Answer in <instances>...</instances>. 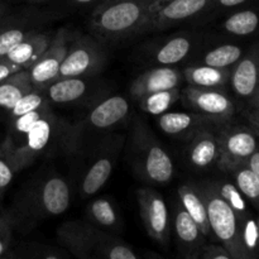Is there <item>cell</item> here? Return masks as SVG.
<instances>
[{"label":"cell","mask_w":259,"mask_h":259,"mask_svg":"<svg viewBox=\"0 0 259 259\" xmlns=\"http://www.w3.org/2000/svg\"><path fill=\"white\" fill-rule=\"evenodd\" d=\"M168 0H108L96 5L91 19L95 33L108 39H119L144 32L149 19Z\"/></svg>","instance_id":"cell-1"},{"label":"cell","mask_w":259,"mask_h":259,"mask_svg":"<svg viewBox=\"0 0 259 259\" xmlns=\"http://www.w3.org/2000/svg\"><path fill=\"white\" fill-rule=\"evenodd\" d=\"M131 162L134 171L144 181L166 184L174 177V161L146 121H134L131 137Z\"/></svg>","instance_id":"cell-2"},{"label":"cell","mask_w":259,"mask_h":259,"mask_svg":"<svg viewBox=\"0 0 259 259\" xmlns=\"http://www.w3.org/2000/svg\"><path fill=\"white\" fill-rule=\"evenodd\" d=\"M70 204L71 189L67 181L61 176H48L30 187L20 206V220L25 227H30L46 218L63 214Z\"/></svg>","instance_id":"cell-3"},{"label":"cell","mask_w":259,"mask_h":259,"mask_svg":"<svg viewBox=\"0 0 259 259\" xmlns=\"http://www.w3.org/2000/svg\"><path fill=\"white\" fill-rule=\"evenodd\" d=\"M197 187L206 206L211 234L234 259H249L243 247L240 223L234 210L218 194L212 182H204Z\"/></svg>","instance_id":"cell-4"},{"label":"cell","mask_w":259,"mask_h":259,"mask_svg":"<svg viewBox=\"0 0 259 259\" xmlns=\"http://www.w3.org/2000/svg\"><path fill=\"white\" fill-rule=\"evenodd\" d=\"M129 103L123 96H110L96 104L81 121L70 129L67 134L68 148L78 152L88 144V139L111 128L126 118Z\"/></svg>","instance_id":"cell-5"},{"label":"cell","mask_w":259,"mask_h":259,"mask_svg":"<svg viewBox=\"0 0 259 259\" xmlns=\"http://www.w3.org/2000/svg\"><path fill=\"white\" fill-rule=\"evenodd\" d=\"M108 233L94 227L89 222L72 220L58 228L57 237L61 244L77 259H108Z\"/></svg>","instance_id":"cell-6"},{"label":"cell","mask_w":259,"mask_h":259,"mask_svg":"<svg viewBox=\"0 0 259 259\" xmlns=\"http://www.w3.org/2000/svg\"><path fill=\"white\" fill-rule=\"evenodd\" d=\"M123 144V136H108L94 149L81 176L80 192L83 197L95 195L108 182Z\"/></svg>","instance_id":"cell-7"},{"label":"cell","mask_w":259,"mask_h":259,"mask_svg":"<svg viewBox=\"0 0 259 259\" xmlns=\"http://www.w3.org/2000/svg\"><path fill=\"white\" fill-rule=\"evenodd\" d=\"M105 61V50L100 42L90 37L77 38L71 42L61 65L58 78L93 76L103 68Z\"/></svg>","instance_id":"cell-8"},{"label":"cell","mask_w":259,"mask_h":259,"mask_svg":"<svg viewBox=\"0 0 259 259\" xmlns=\"http://www.w3.org/2000/svg\"><path fill=\"white\" fill-rule=\"evenodd\" d=\"M71 42L72 38L70 32L65 28L56 33L45 53L28 70L34 88H46L57 80L61 65L67 55Z\"/></svg>","instance_id":"cell-9"},{"label":"cell","mask_w":259,"mask_h":259,"mask_svg":"<svg viewBox=\"0 0 259 259\" xmlns=\"http://www.w3.org/2000/svg\"><path fill=\"white\" fill-rule=\"evenodd\" d=\"M137 199L139 212L148 235L156 242L166 244L169 237V217L162 195L144 187L137 191Z\"/></svg>","instance_id":"cell-10"},{"label":"cell","mask_w":259,"mask_h":259,"mask_svg":"<svg viewBox=\"0 0 259 259\" xmlns=\"http://www.w3.org/2000/svg\"><path fill=\"white\" fill-rule=\"evenodd\" d=\"M220 154L218 166L224 171H234L237 167L247 163L255 151L257 139L250 131L243 128L230 129L219 137Z\"/></svg>","instance_id":"cell-11"},{"label":"cell","mask_w":259,"mask_h":259,"mask_svg":"<svg viewBox=\"0 0 259 259\" xmlns=\"http://www.w3.org/2000/svg\"><path fill=\"white\" fill-rule=\"evenodd\" d=\"M55 118L51 115L50 111H47L28 132L25 142L22 146H15L10 139L7 141L18 171L27 167L30 162L34 161L37 154L47 148L55 131Z\"/></svg>","instance_id":"cell-12"},{"label":"cell","mask_w":259,"mask_h":259,"mask_svg":"<svg viewBox=\"0 0 259 259\" xmlns=\"http://www.w3.org/2000/svg\"><path fill=\"white\" fill-rule=\"evenodd\" d=\"M184 100L195 113L214 121L228 120L234 113V104L225 94L215 89L189 86L184 90Z\"/></svg>","instance_id":"cell-13"},{"label":"cell","mask_w":259,"mask_h":259,"mask_svg":"<svg viewBox=\"0 0 259 259\" xmlns=\"http://www.w3.org/2000/svg\"><path fill=\"white\" fill-rule=\"evenodd\" d=\"M214 0H168L144 28L147 30H163L197 17L201 13L211 9Z\"/></svg>","instance_id":"cell-14"},{"label":"cell","mask_w":259,"mask_h":259,"mask_svg":"<svg viewBox=\"0 0 259 259\" xmlns=\"http://www.w3.org/2000/svg\"><path fill=\"white\" fill-rule=\"evenodd\" d=\"M182 73L171 66H161L139 75L131 85V95L142 99L149 94L177 89L181 83Z\"/></svg>","instance_id":"cell-15"},{"label":"cell","mask_w":259,"mask_h":259,"mask_svg":"<svg viewBox=\"0 0 259 259\" xmlns=\"http://www.w3.org/2000/svg\"><path fill=\"white\" fill-rule=\"evenodd\" d=\"M233 90L242 98H253L259 89V45L240 58L230 73Z\"/></svg>","instance_id":"cell-16"},{"label":"cell","mask_w":259,"mask_h":259,"mask_svg":"<svg viewBox=\"0 0 259 259\" xmlns=\"http://www.w3.org/2000/svg\"><path fill=\"white\" fill-rule=\"evenodd\" d=\"M158 126L163 133L168 136H185L191 138L199 131L206 129L207 125L217 123L207 116L197 113H184V111H166L158 118Z\"/></svg>","instance_id":"cell-17"},{"label":"cell","mask_w":259,"mask_h":259,"mask_svg":"<svg viewBox=\"0 0 259 259\" xmlns=\"http://www.w3.org/2000/svg\"><path fill=\"white\" fill-rule=\"evenodd\" d=\"M186 153L190 163L196 168H206L211 166L219 159V137L207 129L199 131L190 138Z\"/></svg>","instance_id":"cell-18"},{"label":"cell","mask_w":259,"mask_h":259,"mask_svg":"<svg viewBox=\"0 0 259 259\" xmlns=\"http://www.w3.org/2000/svg\"><path fill=\"white\" fill-rule=\"evenodd\" d=\"M51 35L46 33L30 32L19 45L15 46L4 60L13 65L19 66L22 70H29L45 53L51 43Z\"/></svg>","instance_id":"cell-19"},{"label":"cell","mask_w":259,"mask_h":259,"mask_svg":"<svg viewBox=\"0 0 259 259\" xmlns=\"http://www.w3.org/2000/svg\"><path fill=\"white\" fill-rule=\"evenodd\" d=\"M175 232L181 243L185 259H189L204 245V234L189 215V212L180 205L175 214Z\"/></svg>","instance_id":"cell-20"},{"label":"cell","mask_w":259,"mask_h":259,"mask_svg":"<svg viewBox=\"0 0 259 259\" xmlns=\"http://www.w3.org/2000/svg\"><path fill=\"white\" fill-rule=\"evenodd\" d=\"M179 197L180 201H181V206L195 220V223L200 228L204 237H210L211 229H210L209 219H207L206 206H205L204 199H202L201 194H200L197 185H182L179 189Z\"/></svg>","instance_id":"cell-21"},{"label":"cell","mask_w":259,"mask_h":259,"mask_svg":"<svg viewBox=\"0 0 259 259\" xmlns=\"http://www.w3.org/2000/svg\"><path fill=\"white\" fill-rule=\"evenodd\" d=\"M33 88L28 70L18 71L0 82V108L12 110L25 94L33 91Z\"/></svg>","instance_id":"cell-22"},{"label":"cell","mask_w":259,"mask_h":259,"mask_svg":"<svg viewBox=\"0 0 259 259\" xmlns=\"http://www.w3.org/2000/svg\"><path fill=\"white\" fill-rule=\"evenodd\" d=\"M182 76L190 86L201 89H218L225 85L230 72L227 68H217L211 66H190L185 68Z\"/></svg>","instance_id":"cell-23"},{"label":"cell","mask_w":259,"mask_h":259,"mask_svg":"<svg viewBox=\"0 0 259 259\" xmlns=\"http://www.w3.org/2000/svg\"><path fill=\"white\" fill-rule=\"evenodd\" d=\"M88 82L83 77L58 78L48 86V99L56 104H68L77 101L88 91Z\"/></svg>","instance_id":"cell-24"},{"label":"cell","mask_w":259,"mask_h":259,"mask_svg":"<svg viewBox=\"0 0 259 259\" xmlns=\"http://www.w3.org/2000/svg\"><path fill=\"white\" fill-rule=\"evenodd\" d=\"M88 222L94 227L105 232L116 230L119 228V217L113 202L105 197L94 199L86 206Z\"/></svg>","instance_id":"cell-25"},{"label":"cell","mask_w":259,"mask_h":259,"mask_svg":"<svg viewBox=\"0 0 259 259\" xmlns=\"http://www.w3.org/2000/svg\"><path fill=\"white\" fill-rule=\"evenodd\" d=\"M192 47L191 39L186 35H177L167 40L157 50L156 61L162 66H171L179 63L190 53Z\"/></svg>","instance_id":"cell-26"},{"label":"cell","mask_w":259,"mask_h":259,"mask_svg":"<svg viewBox=\"0 0 259 259\" xmlns=\"http://www.w3.org/2000/svg\"><path fill=\"white\" fill-rule=\"evenodd\" d=\"M223 27L230 34L249 35L258 29L259 14L254 10H240L228 17Z\"/></svg>","instance_id":"cell-27"},{"label":"cell","mask_w":259,"mask_h":259,"mask_svg":"<svg viewBox=\"0 0 259 259\" xmlns=\"http://www.w3.org/2000/svg\"><path fill=\"white\" fill-rule=\"evenodd\" d=\"M232 172L234 174L235 186L239 189L245 199L249 200L259 209V180L257 175L252 171L248 163L237 167Z\"/></svg>","instance_id":"cell-28"},{"label":"cell","mask_w":259,"mask_h":259,"mask_svg":"<svg viewBox=\"0 0 259 259\" xmlns=\"http://www.w3.org/2000/svg\"><path fill=\"white\" fill-rule=\"evenodd\" d=\"M180 98V91L177 89L158 91V93L149 94L144 98L139 99L141 106L144 111L152 115H161L166 113Z\"/></svg>","instance_id":"cell-29"},{"label":"cell","mask_w":259,"mask_h":259,"mask_svg":"<svg viewBox=\"0 0 259 259\" xmlns=\"http://www.w3.org/2000/svg\"><path fill=\"white\" fill-rule=\"evenodd\" d=\"M242 48L235 45H223L207 52L204 57L206 66L217 68H227L237 63L242 58Z\"/></svg>","instance_id":"cell-30"},{"label":"cell","mask_w":259,"mask_h":259,"mask_svg":"<svg viewBox=\"0 0 259 259\" xmlns=\"http://www.w3.org/2000/svg\"><path fill=\"white\" fill-rule=\"evenodd\" d=\"M215 190L218 191V194L223 197L225 202L234 210V212L237 214L238 219L243 220L248 214H249V210H248L247 202H245V197L243 196L242 192L239 191L237 186L234 184H230V182H212Z\"/></svg>","instance_id":"cell-31"},{"label":"cell","mask_w":259,"mask_h":259,"mask_svg":"<svg viewBox=\"0 0 259 259\" xmlns=\"http://www.w3.org/2000/svg\"><path fill=\"white\" fill-rule=\"evenodd\" d=\"M32 30H24L22 28H9L0 32V60H4L5 56L25 39Z\"/></svg>","instance_id":"cell-32"},{"label":"cell","mask_w":259,"mask_h":259,"mask_svg":"<svg viewBox=\"0 0 259 259\" xmlns=\"http://www.w3.org/2000/svg\"><path fill=\"white\" fill-rule=\"evenodd\" d=\"M106 258L108 259H138L133 250L115 235H106Z\"/></svg>","instance_id":"cell-33"},{"label":"cell","mask_w":259,"mask_h":259,"mask_svg":"<svg viewBox=\"0 0 259 259\" xmlns=\"http://www.w3.org/2000/svg\"><path fill=\"white\" fill-rule=\"evenodd\" d=\"M45 99L42 95H39L38 93L34 91H30V93L25 94L17 104H15L14 108L12 109V115L14 118L23 115V114H27L29 111L37 110V109L45 108Z\"/></svg>","instance_id":"cell-34"},{"label":"cell","mask_w":259,"mask_h":259,"mask_svg":"<svg viewBox=\"0 0 259 259\" xmlns=\"http://www.w3.org/2000/svg\"><path fill=\"white\" fill-rule=\"evenodd\" d=\"M17 171L18 169L12 158L9 147L5 143L4 147H3L2 154H0V191L4 190L12 182L14 174Z\"/></svg>","instance_id":"cell-35"},{"label":"cell","mask_w":259,"mask_h":259,"mask_svg":"<svg viewBox=\"0 0 259 259\" xmlns=\"http://www.w3.org/2000/svg\"><path fill=\"white\" fill-rule=\"evenodd\" d=\"M48 111L47 106L45 108L37 109V110L29 111L27 114H23V115L15 118L14 121V132L18 134H22V136H27L28 132L32 129V126L45 115Z\"/></svg>","instance_id":"cell-36"},{"label":"cell","mask_w":259,"mask_h":259,"mask_svg":"<svg viewBox=\"0 0 259 259\" xmlns=\"http://www.w3.org/2000/svg\"><path fill=\"white\" fill-rule=\"evenodd\" d=\"M189 259H234L233 255L222 245H202Z\"/></svg>","instance_id":"cell-37"},{"label":"cell","mask_w":259,"mask_h":259,"mask_svg":"<svg viewBox=\"0 0 259 259\" xmlns=\"http://www.w3.org/2000/svg\"><path fill=\"white\" fill-rule=\"evenodd\" d=\"M10 244V228L7 219H0V258L7 254Z\"/></svg>","instance_id":"cell-38"},{"label":"cell","mask_w":259,"mask_h":259,"mask_svg":"<svg viewBox=\"0 0 259 259\" xmlns=\"http://www.w3.org/2000/svg\"><path fill=\"white\" fill-rule=\"evenodd\" d=\"M22 68L19 66L13 65V63L8 62L7 60H0V82L7 80L8 77H10V76L14 75V73H17Z\"/></svg>","instance_id":"cell-39"},{"label":"cell","mask_w":259,"mask_h":259,"mask_svg":"<svg viewBox=\"0 0 259 259\" xmlns=\"http://www.w3.org/2000/svg\"><path fill=\"white\" fill-rule=\"evenodd\" d=\"M248 0H214L211 9H229L244 4Z\"/></svg>","instance_id":"cell-40"},{"label":"cell","mask_w":259,"mask_h":259,"mask_svg":"<svg viewBox=\"0 0 259 259\" xmlns=\"http://www.w3.org/2000/svg\"><path fill=\"white\" fill-rule=\"evenodd\" d=\"M248 166L252 168V171L257 175L258 180H259V151H255L254 153L250 156V158L248 159Z\"/></svg>","instance_id":"cell-41"},{"label":"cell","mask_w":259,"mask_h":259,"mask_svg":"<svg viewBox=\"0 0 259 259\" xmlns=\"http://www.w3.org/2000/svg\"><path fill=\"white\" fill-rule=\"evenodd\" d=\"M32 259H65L60 253L55 252V250H45L38 254H35Z\"/></svg>","instance_id":"cell-42"},{"label":"cell","mask_w":259,"mask_h":259,"mask_svg":"<svg viewBox=\"0 0 259 259\" xmlns=\"http://www.w3.org/2000/svg\"><path fill=\"white\" fill-rule=\"evenodd\" d=\"M70 4L75 5V7H85V5H90L93 3L98 2V4H100L103 0H67Z\"/></svg>","instance_id":"cell-43"},{"label":"cell","mask_w":259,"mask_h":259,"mask_svg":"<svg viewBox=\"0 0 259 259\" xmlns=\"http://www.w3.org/2000/svg\"><path fill=\"white\" fill-rule=\"evenodd\" d=\"M250 121L253 123V125L257 128V131L259 132V109H257V111H254V113L250 115Z\"/></svg>","instance_id":"cell-44"},{"label":"cell","mask_w":259,"mask_h":259,"mask_svg":"<svg viewBox=\"0 0 259 259\" xmlns=\"http://www.w3.org/2000/svg\"><path fill=\"white\" fill-rule=\"evenodd\" d=\"M252 99H253V105H254L257 109H259V89L257 90V93L253 95Z\"/></svg>","instance_id":"cell-45"},{"label":"cell","mask_w":259,"mask_h":259,"mask_svg":"<svg viewBox=\"0 0 259 259\" xmlns=\"http://www.w3.org/2000/svg\"><path fill=\"white\" fill-rule=\"evenodd\" d=\"M27 2H33V3H38V2H46V0H27Z\"/></svg>","instance_id":"cell-46"},{"label":"cell","mask_w":259,"mask_h":259,"mask_svg":"<svg viewBox=\"0 0 259 259\" xmlns=\"http://www.w3.org/2000/svg\"><path fill=\"white\" fill-rule=\"evenodd\" d=\"M0 259H14V258L10 257V255H9V257H8V255H4V257H2Z\"/></svg>","instance_id":"cell-47"},{"label":"cell","mask_w":259,"mask_h":259,"mask_svg":"<svg viewBox=\"0 0 259 259\" xmlns=\"http://www.w3.org/2000/svg\"><path fill=\"white\" fill-rule=\"evenodd\" d=\"M3 12H4V7H3V5H0V14H2Z\"/></svg>","instance_id":"cell-48"},{"label":"cell","mask_w":259,"mask_h":259,"mask_svg":"<svg viewBox=\"0 0 259 259\" xmlns=\"http://www.w3.org/2000/svg\"><path fill=\"white\" fill-rule=\"evenodd\" d=\"M257 223H258V239H259V217H258V219H257Z\"/></svg>","instance_id":"cell-49"},{"label":"cell","mask_w":259,"mask_h":259,"mask_svg":"<svg viewBox=\"0 0 259 259\" xmlns=\"http://www.w3.org/2000/svg\"><path fill=\"white\" fill-rule=\"evenodd\" d=\"M103 2H108V0H103ZM103 2H101V3H103Z\"/></svg>","instance_id":"cell-50"}]
</instances>
